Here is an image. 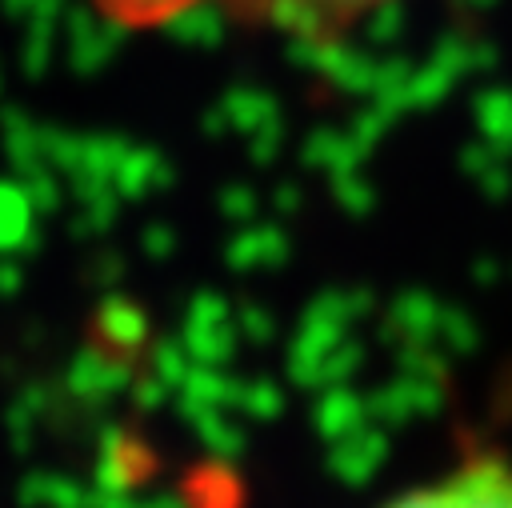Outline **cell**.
<instances>
[{
  "instance_id": "2",
  "label": "cell",
  "mask_w": 512,
  "mask_h": 508,
  "mask_svg": "<svg viewBox=\"0 0 512 508\" xmlns=\"http://www.w3.org/2000/svg\"><path fill=\"white\" fill-rule=\"evenodd\" d=\"M384 508H512V464L500 456H468L456 468L400 492Z\"/></svg>"
},
{
  "instance_id": "3",
  "label": "cell",
  "mask_w": 512,
  "mask_h": 508,
  "mask_svg": "<svg viewBox=\"0 0 512 508\" xmlns=\"http://www.w3.org/2000/svg\"><path fill=\"white\" fill-rule=\"evenodd\" d=\"M208 4H224V0H88V8L96 16H104L116 28H168L176 20H184L188 12H200Z\"/></svg>"
},
{
  "instance_id": "1",
  "label": "cell",
  "mask_w": 512,
  "mask_h": 508,
  "mask_svg": "<svg viewBox=\"0 0 512 508\" xmlns=\"http://www.w3.org/2000/svg\"><path fill=\"white\" fill-rule=\"evenodd\" d=\"M392 4L400 0H224V12H232L240 24L256 32L328 48L360 32L376 12Z\"/></svg>"
}]
</instances>
